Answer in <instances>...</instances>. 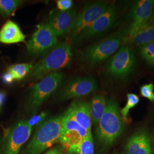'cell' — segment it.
<instances>
[{
	"label": "cell",
	"instance_id": "obj_31",
	"mask_svg": "<svg viewBox=\"0 0 154 154\" xmlns=\"http://www.w3.org/2000/svg\"></svg>",
	"mask_w": 154,
	"mask_h": 154
},
{
	"label": "cell",
	"instance_id": "obj_30",
	"mask_svg": "<svg viewBox=\"0 0 154 154\" xmlns=\"http://www.w3.org/2000/svg\"><path fill=\"white\" fill-rule=\"evenodd\" d=\"M153 150H154V140H153Z\"/></svg>",
	"mask_w": 154,
	"mask_h": 154
},
{
	"label": "cell",
	"instance_id": "obj_29",
	"mask_svg": "<svg viewBox=\"0 0 154 154\" xmlns=\"http://www.w3.org/2000/svg\"><path fill=\"white\" fill-rule=\"evenodd\" d=\"M5 94L3 92H0V108L1 106L3 105L5 100Z\"/></svg>",
	"mask_w": 154,
	"mask_h": 154
},
{
	"label": "cell",
	"instance_id": "obj_19",
	"mask_svg": "<svg viewBox=\"0 0 154 154\" xmlns=\"http://www.w3.org/2000/svg\"><path fill=\"white\" fill-rule=\"evenodd\" d=\"M106 105L105 98L101 95H95L90 103L91 122L94 125H98L105 112Z\"/></svg>",
	"mask_w": 154,
	"mask_h": 154
},
{
	"label": "cell",
	"instance_id": "obj_2",
	"mask_svg": "<svg viewBox=\"0 0 154 154\" xmlns=\"http://www.w3.org/2000/svg\"><path fill=\"white\" fill-rule=\"evenodd\" d=\"M62 119L63 115L42 122L37 127L23 154H40L53 144L60 142Z\"/></svg>",
	"mask_w": 154,
	"mask_h": 154
},
{
	"label": "cell",
	"instance_id": "obj_24",
	"mask_svg": "<svg viewBox=\"0 0 154 154\" xmlns=\"http://www.w3.org/2000/svg\"><path fill=\"white\" fill-rule=\"evenodd\" d=\"M79 154H94L93 139L91 133L83 140L79 148Z\"/></svg>",
	"mask_w": 154,
	"mask_h": 154
},
{
	"label": "cell",
	"instance_id": "obj_26",
	"mask_svg": "<svg viewBox=\"0 0 154 154\" xmlns=\"http://www.w3.org/2000/svg\"><path fill=\"white\" fill-rule=\"evenodd\" d=\"M57 8L61 11H66L70 10L72 5L71 0H59L57 2Z\"/></svg>",
	"mask_w": 154,
	"mask_h": 154
},
{
	"label": "cell",
	"instance_id": "obj_5",
	"mask_svg": "<svg viewBox=\"0 0 154 154\" xmlns=\"http://www.w3.org/2000/svg\"><path fill=\"white\" fill-rule=\"evenodd\" d=\"M123 34L119 33L88 46L81 52V60L90 65H95L105 61L119 49L123 42Z\"/></svg>",
	"mask_w": 154,
	"mask_h": 154
},
{
	"label": "cell",
	"instance_id": "obj_9",
	"mask_svg": "<svg viewBox=\"0 0 154 154\" xmlns=\"http://www.w3.org/2000/svg\"><path fill=\"white\" fill-rule=\"evenodd\" d=\"M57 43V36L46 23L37 26V30L27 44L28 52L31 55H42L53 49Z\"/></svg>",
	"mask_w": 154,
	"mask_h": 154
},
{
	"label": "cell",
	"instance_id": "obj_15",
	"mask_svg": "<svg viewBox=\"0 0 154 154\" xmlns=\"http://www.w3.org/2000/svg\"><path fill=\"white\" fill-rule=\"evenodd\" d=\"M151 138L149 132L140 129L128 139L125 146L127 154H151Z\"/></svg>",
	"mask_w": 154,
	"mask_h": 154
},
{
	"label": "cell",
	"instance_id": "obj_12",
	"mask_svg": "<svg viewBox=\"0 0 154 154\" xmlns=\"http://www.w3.org/2000/svg\"><path fill=\"white\" fill-rule=\"evenodd\" d=\"M154 1L140 0L132 6L130 11L131 23L124 35L123 40L135 33L139 28L149 22L154 10Z\"/></svg>",
	"mask_w": 154,
	"mask_h": 154
},
{
	"label": "cell",
	"instance_id": "obj_20",
	"mask_svg": "<svg viewBox=\"0 0 154 154\" xmlns=\"http://www.w3.org/2000/svg\"><path fill=\"white\" fill-rule=\"evenodd\" d=\"M33 65L31 63H20L10 66L8 72H10L14 79L21 80L31 72Z\"/></svg>",
	"mask_w": 154,
	"mask_h": 154
},
{
	"label": "cell",
	"instance_id": "obj_28",
	"mask_svg": "<svg viewBox=\"0 0 154 154\" xmlns=\"http://www.w3.org/2000/svg\"><path fill=\"white\" fill-rule=\"evenodd\" d=\"M45 154H62V152H61V151L59 149H58V148H57V147H55V148H54V149H50L49 150L48 152H46Z\"/></svg>",
	"mask_w": 154,
	"mask_h": 154
},
{
	"label": "cell",
	"instance_id": "obj_1",
	"mask_svg": "<svg viewBox=\"0 0 154 154\" xmlns=\"http://www.w3.org/2000/svg\"><path fill=\"white\" fill-rule=\"evenodd\" d=\"M124 128V122L117 102L115 99H109L96 130L99 143L103 147L110 146L121 135Z\"/></svg>",
	"mask_w": 154,
	"mask_h": 154
},
{
	"label": "cell",
	"instance_id": "obj_4",
	"mask_svg": "<svg viewBox=\"0 0 154 154\" xmlns=\"http://www.w3.org/2000/svg\"><path fill=\"white\" fill-rule=\"evenodd\" d=\"M90 133L91 132H88L66 111L63 115L60 142L67 154H79L81 144Z\"/></svg>",
	"mask_w": 154,
	"mask_h": 154
},
{
	"label": "cell",
	"instance_id": "obj_21",
	"mask_svg": "<svg viewBox=\"0 0 154 154\" xmlns=\"http://www.w3.org/2000/svg\"><path fill=\"white\" fill-rule=\"evenodd\" d=\"M22 4L20 0H0V14L2 16H9Z\"/></svg>",
	"mask_w": 154,
	"mask_h": 154
},
{
	"label": "cell",
	"instance_id": "obj_27",
	"mask_svg": "<svg viewBox=\"0 0 154 154\" xmlns=\"http://www.w3.org/2000/svg\"><path fill=\"white\" fill-rule=\"evenodd\" d=\"M2 80L4 82H5V83L10 84L14 80V79L10 72H7L2 75Z\"/></svg>",
	"mask_w": 154,
	"mask_h": 154
},
{
	"label": "cell",
	"instance_id": "obj_22",
	"mask_svg": "<svg viewBox=\"0 0 154 154\" xmlns=\"http://www.w3.org/2000/svg\"><path fill=\"white\" fill-rule=\"evenodd\" d=\"M139 53L143 60L154 67V42L140 46Z\"/></svg>",
	"mask_w": 154,
	"mask_h": 154
},
{
	"label": "cell",
	"instance_id": "obj_16",
	"mask_svg": "<svg viewBox=\"0 0 154 154\" xmlns=\"http://www.w3.org/2000/svg\"><path fill=\"white\" fill-rule=\"evenodd\" d=\"M67 111L72 118L88 132H91L90 103L87 102H74Z\"/></svg>",
	"mask_w": 154,
	"mask_h": 154
},
{
	"label": "cell",
	"instance_id": "obj_3",
	"mask_svg": "<svg viewBox=\"0 0 154 154\" xmlns=\"http://www.w3.org/2000/svg\"><path fill=\"white\" fill-rule=\"evenodd\" d=\"M72 59L71 47L65 42L57 45L44 58L33 66L30 77L42 79L51 72L70 66Z\"/></svg>",
	"mask_w": 154,
	"mask_h": 154
},
{
	"label": "cell",
	"instance_id": "obj_13",
	"mask_svg": "<svg viewBox=\"0 0 154 154\" xmlns=\"http://www.w3.org/2000/svg\"><path fill=\"white\" fill-rule=\"evenodd\" d=\"M77 12L75 9L54 11L49 16L45 23L57 37L63 36L72 32Z\"/></svg>",
	"mask_w": 154,
	"mask_h": 154
},
{
	"label": "cell",
	"instance_id": "obj_23",
	"mask_svg": "<svg viewBox=\"0 0 154 154\" xmlns=\"http://www.w3.org/2000/svg\"><path fill=\"white\" fill-rule=\"evenodd\" d=\"M126 105L121 111V115L122 119L125 121L127 120V116L129 112V111L134 107L136 105H138L139 102V98L137 95L133 93H128L127 94Z\"/></svg>",
	"mask_w": 154,
	"mask_h": 154
},
{
	"label": "cell",
	"instance_id": "obj_8",
	"mask_svg": "<svg viewBox=\"0 0 154 154\" xmlns=\"http://www.w3.org/2000/svg\"><path fill=\"white\" fill-rule=\"evenodd\" d=\"M32 131V126L28 121L22 120L17 123L8 132L2 144L0 154H18Z\"/></svg>",
	"mask_w": 154,
	"mask_h": 154
},
{
	"label": "cell",
	"instance_id": "obj_18",
	"mask_svg": "<svg viewBox=\"0 0 154 154\" xmlns=\"http://www.w3.org/2000/svg\"><path fill=\"white\" fill-rule=\"evenodd\" d=\"M154 42V25L147 22L131 36L123 40L138 46H142Z\"/></svg>",
	"mask_w": 154,
	"mask_h": 154
},
{
	"label": "cell",
	"instance_id": "obj_6",
	"mask_svg": "<svg viewBox=\"0 0 154 154\" xmlns=\"http://www.w3.org/2000/svg\"><path fill=\"white\" fill-rule=\"evenodd\" d=\"M63 79V74L60 72H51L36 83L29 94L27 109L30 112H35L51 94L58 88Z\"/></svg>",
	"mask_w": 154,
	"mask_h": 154
},
{
	"label": "cell",
	"instance_id": "obj_11",
	"mask_svg": "<svg viewBox=\"0 0 154 154\" xmlns=\"http://www.w3.org/2000/svg\"><path fill=\"white\" fill-rule=\"evenodd\" d=\"M109 6L105 1H96L87 3L84 6L82 11L77 14L72 37L76 39L79 35L89 28L106 10Z\"/></svg>",
	"mask_w": 154,
	"mask_h": 154
},
{
	"label": "cell",
	"instance_id": "obj_7",
	"mask_svg": "<svg viewBox=\"0 0 154 154\" xmlns=\"http://www.w3.org/2000/svg\"><path fill=\"white\" fill-rule=\"evenodd\" d=\"M136 65L132 48L123 45L112 57L106 66L107 72L116 78H124L132 72Z\"/></svg>",
	"mask_w": 154,
	"mask_h": 154
},
{
	"label": "cell",
	"instance_id": "obj_10",
	"mask_svg": "<svg viewBox=\"0 0 154 154\" xmlns=\"http://www.w3.org/2000/svg\"><path fill=\"white\" fill-rule=\"evenodd\" d=\"M98 88L95 79L92 77H78L67 81L60 88L58 98L63 100L88 95Z\"/></svg>",
	"mask_w": 154,
	"mask_h": 154
},
{
	"label": "cell",
	"instance_id": "obj_25",
	"mask_svg": "<svg viewBox=\"0 0 154 154\" xmlns=\"http://www.w3.org/2000/svg\"><path fill=\"white\" fill-rule=\"evenodd\" d=\"M154 85L152 83L145 84L142 86L140 88L141 95L150 101H154Z\"/></svg>",
	"mask_w": 154,
	"mask_h": 154
},
{
	"label": "cell",
	"instance_id": "obj_17",
	"mask_svg": "<svg viewBox=\"0 0 154 154\" xmlns=\"http://www.w3.org/2000/svg\"><path fill=\"white\" fill-rule=\"evenodd\" d=\"M25 36L19 26L11 21L6 22L0 30V42L12 44L25 41Z\"/></svg>",
	"mask_w": 154,
	"mask_h": 154
},
{
	"label": "cell",
	"instance_id": "obj_14",
	"mask_svg": "<svg viewBox=\"0 0 154 154\" xmlns=\"http://www.w3.org/2000/svg\"><path fill=\"white\" fill-rule=\"evenodd\" d=\"M116 17V5L112 3L109 5L105 12L89 28L79 35L76 39L81 41L90 38L104 33L112 26Z\"/></svg>",
	"mask_w": 154,
	"mask_h": 154
}]
</instances>
